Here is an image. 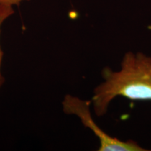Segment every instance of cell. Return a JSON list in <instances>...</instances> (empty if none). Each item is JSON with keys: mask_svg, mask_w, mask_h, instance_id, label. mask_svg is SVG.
<instances>
[{"mask_svg": "<svg viewBox=\"0 0 151 151\" xmlns=\"http://www.w3.org/2000/svg\"><path fill=\"white\" fill-rule=\"evenodd\" d=\"M27 0H0V4H5L14 6H18L20 3Z\"/></svg>", "mask_w": 151, "mask_h": 151, "instance_id": "277c9868", "label": "cell"}, {"mask_svg": "<svg viewBox=\"0 0 151 151\" xmlns=\"http://www.w3.org/2000/svg\"><path fill=\"white\" fill-rule=\"evenodd\" d=\"M104 81L94 88L91 103L97 117L107 113L117 97L134 101H151V57L143 52H126L120 69H103Z\"/></svg>", "mask_w": 151, "mask_h": 151, "instance_id": "6da1fadb", "label": "cell"}, {"mask_svg": "<svg viewBox=\"0 0 151 151\" xmlns=\"http://www.w3.org/2000/svg\"><path fill=\"white\" fill-rule=\"evenodd\" d=\"M14 14V6L5 4H0V37H1V27L3 24L4 23L7 19L10 18ZM4 56V52L1 48V42H0V90L4 83V78L2 73H1V65H2V60Z\"/></svg>", "mask_w": 151, "mask_h": 151, "instance_id": "3957f363", "label": "cell"}, {"mask_svg": "<svg viewBox=\"0 0 151 151\" xmlns=\"http://www.w3.org/2000/svg\"><path fill=\"white\" fill-rule=\"evenodd\" d=\"M91 100L82 99L81 98L67 94L62 102V109L67 115H73L80 119L86 127L89 128L98 138L99 141V151H146L135 141H122L116 137H113L105 132L97 125L92 118L90 106Z\"/></svg>", "mask_w": 151, "mask_h": 151, "instance_id": "7a4b0ae2", "label": "cell"}]
</instances>
